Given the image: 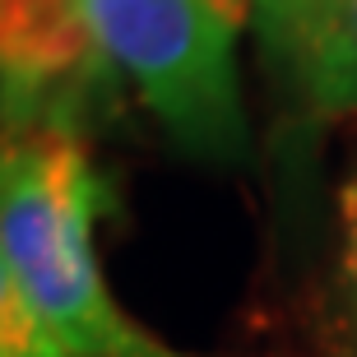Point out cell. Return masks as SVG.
Listing matches in <instances>:
<instances>
[{
    "instance_id": "6da1fadb",
    "label": "cell",
    "mask_w": 357,
    "mask_h": 357,
    "mask_svg": "<svg viewBox=\"0 0 357 357\" xmlns=\"http://www.w3.org/2000/svg\"><path fill=\"white\" fill-rule=\"evenodd\" d=\"M102 204L107 185L75 130L10 135L0 158V278L84 357H199L158 339L116 302L98 260Z\"/></svg>"
},
{
    "instance_id": "7a4b0ae2",
    "label": "cell",
    "mask_w": 357,
    "mask_h": 357,
    "mask_svg": "<svg viewBox=\"0 0 357 357\" xmlns=\"http://www.w3.org/2000/svg\"><path fill=\"white\" fill-rule=\"evenodd\" d=\"M107 66H116L162 135L199 162L251 149L237 38L246 0H84Z\"/></svg>"
},
{
    "instance_id": "3957f363",
    "label": "cell",
    "mask_w": 357,
    "mask_h": 357,
    "mask_svg": "<svg viewBox=\"0 0 357 357\" xmlns=\"http://www.w3.org/2000/svg\"><path fill=\"white\" fill-rule=\"evenodd\" d=\"M269 56H278L306 112H357V0H311Z\"/></svg>"
},
{
    "instance_id": "277c9868",
    "label": "cell",
    "mask_w": 357,
    "mask_h": 357,
    "mask_svg": "<svg viewBox=\"0 0 357 357\" xmlns=\"http://www.w3.org/2000/svg\"><path fill=\"white\" fill-rule=\"evenodd\" d=\"M320 325L330 357H357V167L339 195V255H334Z\"/></svg>"
},
{
    "instance_id": "5b68a950",
    "label": "cell",
    "mask_w": 357,
    "mask_h": 357,
    "mask_svg": "<svg viewBox=\"0 0 357 357\" xmlns=\"http://www.w3.org/2000/svg\"><path fill=\"white\" fill-rule=\"evenodd\" d=\"M0 357H84V353L10 278H0Z\"/></svg>"
},
{
    "instance_id": "8992f818",
    "label": "cell",
    "mask_w": 357,
    "mask_h": 357,
    "mask_svg": "<svg viewBox=\"0 0 357 357\" xmlns=\"http://www.w3.org/2000/svg\"><path fill=\"white\" fill-rule=\"evenodd\" d=\"M306 5H311V0H246V10H251V19H255V28H260V38H265L269 52L297 28Z\"/></svg>"
}]
</instances>
